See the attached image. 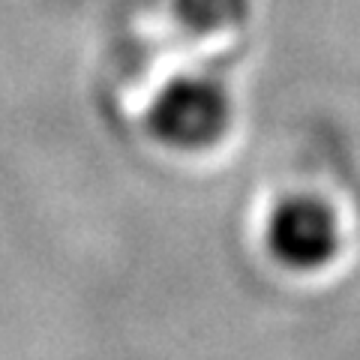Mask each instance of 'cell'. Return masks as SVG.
I'll use <instances>...</instances> for the list:
<instances>
[{
    "instance_id": "6da1fadb",
    "label": "cell",
    "mask_w": 360,
    "mask_h": 360,
    "mask_svg": "<svg viewBox=\"0 0 360 360\" xmlns=\"http://www.w3.org/2000/svg\"><path fill=\"white\" fill-rule=\"evenodd\" d=\"M231 123V99L207 75H180L168 82L148 111V127L174 150H207Z\"/></svg>"
},
{
    "instance_id": "7a4b0ae2",
    "label": "cell",
    "mask_w": 360,
    "mask_h": 360,
    "mask_svg": "<svg viewBox=\"0 0 360 360\" xmlns=\"http://www.w3.org/2000/svg\"><path fill=\"white\" fill-rule=\"evenodd\" d=\"M270 255L295 274L328 267L342 246L340 219L319 195H288L274 207L264 229Z\"/></svg>"
},
{
    "instance_id": "3957f363",
    "label": "cell",
    "mask_w": 360,
    "mask_h": 360,
    "mask_svg": "<svg viewBox=\"0 0 360 360\" xmlns=\"http://www.w3.org/2000/svg\"><path fill=\"white\" fill-rule=\"evenodd\" d=\"M174 13L186 30L207 37L240 27L250 13V0H174Z\"/></svg>"
}]
</instances>
